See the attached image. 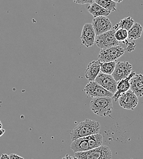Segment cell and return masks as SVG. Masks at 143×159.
I'll list each match as a JSON object with an SVG mask.
<instances>
[{
    "label": "cell",
    "mask_w": 143,
    "mask_h": 159,
    "mask_svg": "<svg viewBox=\"0 0 143 159\" xmlns=\"http://www.w3.org/2000/svg\"><path fill=\"white\" fill-rule=\"evenodd\" d=\"M116 64V61L106 62H101V71L103 74L111 75L114 70Z\"/></svg>",
    "instance_id": "20"
},
{
    "label": "cell",
    "mask_w": 143,
    "mask_h": 159,
    "mask_svg": "<svg viewBox=\"0 0 143 159\" xmlns=\"http://www.w3.org/2000/svg\"><path fill=\"white\" fill-rule=\"evenodd\" d=\"M94 81L113 94L116 92L117 81L114 79L111 75L100 72Z\"/></svg>",
    "instance_id": "10"
},
{
    "label": "cell",
    "mask_w": 143,
    "mask_h": 159,
    "mask_svg": "<svg viewBox=\"0 0 143 159\" xmlns=\"http://www.w3.org/2000/svg\"><path fill=\"white\" fill-rule=\"evenodd\" d=\"M101 124L98 121L86 119L76 125L70 132V139L73 141L87 137L99 132Z\"/></svg>",
    "instance_id": "1"
},
{
    "label": "cell",
    "mask_w": 143,
    "mask_h": 159,
    "mask_svg": "<svg viewBox=\"0 0 143 159\" xmlns=\"http://www.w3.org/2000/svg\"><path fill=\"white\" fill-rule=\"evenodd\" d=\"M61 159H74V157H72V156L67 154L65 157H62Z\"/></svg>",
    "instance_id": "28"
},
{
    "label": "cell",
    "mask_w": 143,
    "mask_h": 159,
    "mask_svg": "<svg viewBox=\"0 0 143 159\" xmlns=\"http://www.w3.org/2000/svg\"><path fill=\"white\" fill-rule=\"evenodd\" d=\"M101 62L99 60L93 61L89 62L85 71V77L86 79L89 81H94L101 72Z\"/></svg>",
    "instance_id": "14"
},
{
    "label": "cell",
    "mask_w": 143,
    "mask_h": 159,
    "mask_svg": "<svg viewBox=\"0 0 143 159\" xmlns=\"http://www.w3.org/2000/svg\"><path fill=\"white\" fill-rule=\"evenodd\" d=\"M87 10L94 17V18L101 16L107 17L111 14L110 12L105 9L102 6L97 4L95 2L90 4V5L87 6Z\"/></svg>",
    "instance_id": "16"
},
{
    "label": "cell",
    "mask_w": 143,
    "mask_h": 159,
    "mask_svg": "<svg viewBox=\"0 0 143 159\" xmlns=\"http://www.w3.org/2000/svg\"><path fill=\"white\" fill-rule=\"evenodd\" d=\"M86 138L88 141L89 150L97 148L102 145L103 135L100 133L87 136Z\"/></svg>",
    "instance_id": "18"
},
{
    "label": "cell",
    "mask_w": 143,
    "mask_h": 159,
    "mask_svg": "<svg viewBox=\"0 0 143 159\" xmlns=\"http://www.w3.org/2000/svg\"><path fill=\"white\" fill-rule=\"evenodd\" d=\"M94 2L110 12L116 11L117 3L112 0H94Z\"/></svg>",
    "instance_id": "19"
},
{
    "label": "cell",
    "mask_w": 143,
    "mask_h": 159,
    "mask_svg": "<svg viewBox=\"0 0 143 159\" xmlns=\"http://www.w3.org/2000/svg\"><path fill=\"white\" fill-rule=\"evenodd\" d=\"M74 159H78V158H77V157H75V156H74Z\"/></svg>",
    "instance_id": "31"
},
{
    "label": "cell",
    "mask_w": 143,
    "mask_h": 159,
    "mask_svg": "<svg viewBox=\"0 0 143 159\" xmlns=\"http://www.w3.org/2000/svg\"><path fill=\"white\" fill-rule=\"evenodd\" d=\"M116 30L115 28H112L111 30L96 36L95 43L97 46L101 49H105L119 45V42L116 39L114 36Z\"/></svg>",
    "instance_id": "5"
},
{
    "label": "cell",
    "mask_w": 143,
    "mask_h": 159,
    "mask_svg": "<svg viewBox=\"0 0 143 159\" xmlns=\"http://www.w3.org/2000/svg\"><path fill=\"white\" fill-rule=\"evenodd\" d=\"M112 1L115 2L116 3H120V2H121L123 1V0H112Z\"/></svg>",
    "instance_id": "29"
},
{
    "label": "cell",
    "mask_w": 143,
    "mask_h": 159,
    "mask_svg": "<svg viewBox=\"0 0 143 159\" xmlns=\"http://www.w3.org/2000/svg\"><path fill=\"white\" fill-rule=\"evenodd\" d=\"M143 33V26L140 23H135L132 28L128 31V39L135 40L141 37Z\"/></svg>",
    "instance_id": "17"
},
{
    "label": "cell",
    "mask_w": 143,
    "mask_h": 159,
    "mask_svg": "<svg viewBox=\"0 0 143 159\" xmlns=\"http://www.w3.org/2000/svg\"><path fill=\"white\" fill-rule=\"evenodd\" d=\"M9 156L10 159H25L16 154H11Z\"/></svg>",
    "instance_id": "25"
},
{
    "label": "cell",
    "mask_w": 143,
    "mask_h": 159,
    "mask_svg": "<svg viewBox=\"0 0 143 159\" xmlns=\"http://www.w3.org/2000/svg\"><path fill=\"white\" fill-rule=\"evenodd\" d=\"M92 25L96 36L108 31L113 28L111 21L106 17L104 16L94 17L92 22Z\"/></svg>",
    "instance_id": "11"
},
{
    "label": "cell",
    "mask_w": 143,
    "mask_h": 159,
    "mask_svg": "<svg viewBox=\"0 0 143 159\" xmlns=\"http://www.w3.org/2000/svg\"><path fill=\"white\" fill-rule=\"evenodd\" d=\"M123 43L125 44L127 46V48L125 49V52H132V51H133L135 50V48L136 47L135 42L133 40L129 42L128 40H126L123 42Z\"/></svg>",
    "instance_id": "23"
},
{
    "label": "cell",
    "mask_w": 143,
    "mask_h": 159,
    "mask_svg": "<svg viewBox=\"0 0 143 159\" xmlns=\"http://www.w3.org/2000/svg\"><path fill=\"white\" fill-rule=\"evenodd\" d=\"M0 128H2V124L0 120Z\"/></svg>",
    "instance_id": "30"
},
{
    "label": "cell",
    "mask_w": 143,
    "mask_h": 159,
    "mask_svg": "<svg viewBox=\"0 0 143 159\" xmlns=\"http://www.w3.org/2000/svg\"><path fill=\"white\" fill-rule=\"evenodd\" d=\"M130 89L138 98L143 97V75L135 74L130 80Z\"/></svg>",
    "instance_id": "13"
},
{
    "label": "cell",
    "mask_w": 143,
    "mask_h": 159,
    "mask_svg": "<svg viewBox=\"0 0 143 159\" xmlns=\"http://www.w3.org/2000/svg\"><path fill=\"white\" fill-rule=\"evenodd\" d=\"M114 36L116 39L119 43H123L125 40L128 39V31L122 28H119L116 30Z\"/></svg>",
    "instance_id": "22"
},
{
    "label": "cell",
    "mask_w": 143,
    "mask_h": 159,
    "mask_svg": "<svg viewBox=\"0 0 143 159\" xmlns=\"http://www.w3.org/2000/svg\"><path fill=\"white\" fill-rule=\"evenodd\" d=\"M73 1L75 3L80 4V5H83L85 4H91L94 2V0H73Z\"/></svg>",
    "instance_id": "24"
},
{
    "label": "cell",
    "mask_w": 143,
    "mask_h": 159,
    "mask_svg": "<svg viewBox=\"0 0 143 159\" xmlns=\"http://www.w3.org/2000/svg\"><path fill=\"white\" fill-rule=\"evenodd\" d=\"M70 149L75 153L89 151V147L86 137L73 140L70 145Z\"/></svg>",
    "instance_id": "15"
},
{
    "label": "cell",
    "mask_w": 143,
    "mask_h": 159,
    "mask_svg": "<svg viewBox=\"0 0 143 159\" xmlns=\"http://www.w3.org/2000/svg\"><path fill=\"white\" fill-rule=\"evenodd\" d=\"M118 100L119 105L126 110H133L138 104V98L130 89L121 94Z\"/></svg>",
    "instance_id": "9"
},
{
    "label": "cell",
    "mask_w": 143,
    "mask_h": 159,
    "mask_svg": "<svg viewBox=\"0 0 143 159\" xmlns=\"http://www.w3.org/2000/svg\"><path fill=\"white\" fill-rule=\"evenodd\" d=\"M90 108L96 115L100 116H111L113 111V98L109 97L95 98L90 102Z\"/></svg>",
    "instance_id": "2"
},
{
    "label": "cell",
    "mask_w": 143,
    "mask_h": 159,
    "mask_svg": "<svg viewBox=\"0 0 143 159\" xmlns=\"http://www.w3.org/2000/svg\"><path fill=\"white\" fill-rule=\"evenodd\" d=\"M0 159H9V156L6 154H1V157H0Z\"/></svg>",
    "instance_id": "26"
},
{
    "label": "cell",
    "mask_w": 143,
    "mask_h": 159,
    "mask_svg": "<svg viewBox=\"0 0 143 159\" xmlns=\"http://www.w3.org/2000/svg\"><path fill=\"white\" fill-rule=\"evenodd\" d=\"M5 132H6V130H5L4 129L0 128V137L4 135V134L5 133Z\"/></svg>",
    "instance_id": "27"
},
{
    "label": "cell",
    "mask_w": 143,
    "mask_h": 159,
    "mask_svg": "<svg viewBox=\"0 0 143 159\" xmlns=\"http://www.w3.org/2000/svg\"><path fill=\"white\" fill-rule=\"evenodd\" d=\"M74 156L78 159H111L112 153L109 147L102 145L85 152H76Z\"/></svg>",
    "instance_id": "3"
},
{
    "label": "cell",
    "mask_w": 143,
    "mask_h": 159,
    "mask_svg": "<svg viewBox=\"0 0 143 159\" xmlns=\"http://www.w3.org/2000/svg\"><path fill=\"white\" fill-rule=\"evenodd\" d=\"M96 37V35L92 23H85L83 27L80 36L82 45L87 48L92 47L95 43Z\"/></svg>",
    "instance_id": "8"
},
{
    "label": "cell",
    "mask_w": 143,
    "mask_h": 159,
    "mask_svg": "<svg viewBox=\"0 0 143 159\" xmlns=\"http://www.w3.org/2000/svg\"><path fill=\"white\" fill-rule=\"evenodd\" d=\"M135 74L136 72L135 71H132L128 77L117 82L116 92L113 94V96L112 98L113 99H114L115 102L118 100L121 94H123V93H125L126 91L130 89V80Z\"/></svg>",
    "instance_id": "12"
},
{
    "label": "cell",
    "mask_w": 143,
    "mask_h": 159,
    "mask_svg": "<svg viewBox=\"0 0 143 159\" xmlns=\"http://www.w3.org/2000/svg\"><path fill=\"white\" fill-rule=\"evenodd\" d=\"M84 91L88 97L92 98L105 97L113 98V93L105 89L95 81H89L85 86Z\"/></svg>",
    "instance_id": "6"
},
{
    "label": "cell",
    "mask_w": 143,
    "mask_h": 159,
    "mask_svg": "<svg viewBox=\"0 0 143 159\" xmlns=\"http://www.w3.org/2000/svg\"><path fill=\"white\" fill-rule=\"evenodd\" d=\"M132 65L128 61H119L116 62L114 70L111 74L117 82L128 77L133 71Z\"/></svg>",
    "instance_id": "7"
},
{
    "label": "cell",
    "mask_w": 143,
    "mask_h": 159,
    "mask_svg": "<svg viewBox=\"0 0 143 159\" xmlns=\"http://www.w3.org/2000/svg\"><path fill=\"white\" fill-rule=\"evenodd\" d=\"M135 21L131 17H128L121 20L118 24V29L122 28L128 31L134 25Z\"/></svg>",
    "instance_id": "21"
},
{
    "label": "cell",
    "mask_w": 143,
    "mask_h": 159,
    "mask_svg": "<svg viewBox=\"0 0 143 159\" xmlns=\"http://www.w3.org/2000/svg\"><path fill=\"white\" fill-rule=\"evenodd\" d=\"M125 52V49L121 45L101 49L98 59L101 62L115 61L121 57Z\"/></svg>",
    "instance_id": "4"
}]
</instances>
